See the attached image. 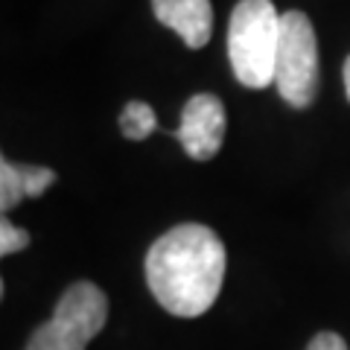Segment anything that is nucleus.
<instances>
[{"mask_svg": "<svg viewBox=\"0 0 350 350\" xmlns=\"http://www.w3.org/2000/svg\"><path fill=\"white\" fill-rule=\"evenodd\" d=\"M152 12L163 27L178 32L190 50H202L213 32L211 0H152Z\"/></svg>", "mask_w": 350, "mask_h": 350, "instance_id": "6", "label": "nucleus"}, {"mask_svg": "<svg viewBox=\"0 0 350 350\" xmlns=\"http://www.w3.org/2000/svg\"><path fill=\"white\" fill-rule=\"evenodd\" d=\"M225 105L213 94H196L181 111V126L175 131L178 144L193 161H211L225 144Z\"/></svg>", "mask_w": 350, "mask_h": 350, "instance_id": "5", "label": "nucleus"}, {"mask_svg": "<svg viewBox=\"0 0 350 350\" xmlns=\"http://www.w3.org/2000/svg\"><path fill=\"white\" fill-rule=\"evenodd\" d=\"M29 234L24 231V228L12 225L6 219V213H0V260L9 257V254H18V251H24L29 245Z\"/></svg>", "mask_w": 350, "mask_h": 350, "instance_id": "9", "label": "nucleus"}, {"mask_svg": "<svg viewBox=\"0 0 350 350\" xmlns=\"http://www.w3.org/2000/svg\"><path fill=\"white\" fill-rule=\"evenodd\" d=\"M120 129H123V137L129 140H146L152 131H158V120H155V111H152V105L146 103H129L123 108V114H120Z\"/></svg>", "mask_w": 350, "mask_h": 350, "instance_id": "8", "label": "nucleus"}, {"mask_svg": "<svg viewBox=\"0 0 350 350\" xmlns=\"http://www.w3.org/2000/svg\"><path fill=\"white\" fill-rule=\"evenodd\" d=\"M275 88L292 108H310L319 94V38L312 21L298 9L280 18Z\"/></svg>", "mask_w": 350, "mask_h": 350, "instance_id": "4", "label": "nucleus"}, {"mask_svg": "<svg viewBox=\"0 0 350 350\" xmlns=\"http://www.w3.org/2000/svg\"><path fill=\"white\" fill-rule=\"evenodd\" d=\"M0 298H3V278H0Z\"/></svg>", "mask_w": 350, "mask_h": 350, "instance_id": "12", "label": "nucleus"}, {"mask_svg": "<svg viewBox=\"0 0 350 350\" xmlns=\"http://www.w3.org/2000/svg\"><path fill=\"white\" fill-rule=\"evenodd\" d=\"M108 321V298L91 280L64 289L53 319L29 336L24 350H85Z\"/></svg>", "mask_w": 350, "mask_h": 350, "instance_id": "3", "label": "nucleus"}, {"mask_svg": "<svg viewBox=\"0 0 350 350\" xmlns=\"http://www.w3.org/2000/svg\"><path fill=\"white\" fill-rule=\"evenodd\" d=\"M306 350H347V342L338 333H319Z\"/></svg>", "mask_w": 350, "mask_h": 350, "instance_id": "10", "label": "nucleus"}, {"mask_svg": "<svg viewBox=\"0 0 350 350\" xmlns=\"http://www.w3.org/2000/svg\"><path fill=\"white\" fill-rule=\"evenodd\" d=\"M53 181H56V172L50 167L12 163L0 152V213L15 211L24 199H38Z\"/></svg>", "mask_w": 350, "mask_h": 350, "instance_id": "7", "label": "nucleus"}, {"mask_svg": "<svg viewBox=\"0 0 350 350\" xmlns=\"http://www.w3.org/2000/svg\"><path fill=\"white\" fill-rule=\"evenodd\" d=\"M228 254L207 225H175L146 254V286L167 312L199 319L216 304L225 283Z\"/></svg>", "mask_w": 350, "mask_h": 350, "instance_id": "1", "label": "nucleus"}, {"mask_svg": "<svg viewBox=\"0 0 350 350\" xmlns=\"http://www.w3.org/2000/svg\"><path fill=\"white\" fill-rule=\"evenodd\" d=\"M280 12L271 0H239L228 24V59L239 85H275V62L280 44Z\"/></svg>", "mask_w": 350, "mask_h": 350, "instance_id": "2", "label": "nucleus"}, {"mask_svg": "<svg viewBox=\"0 0 350 350\" xmlns=\"http://www.w3.org/2000/svg\"><path fill=\"white\" fill-rule=\"evenodd\" d=\"M345 88H347V100H350V56L345 62Z\"/></svg>", "mask_w": 350, "mask_h": 350, "instance_id": "11", "label": "nucleus"}]
</instances>
